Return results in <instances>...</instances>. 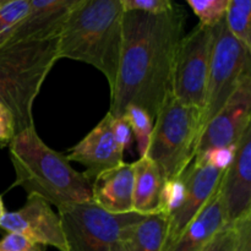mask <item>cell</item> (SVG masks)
Returning <instances> with one entry per match:
<instances>
[{
    "mask_svg": "<svg viewBox=\"0 0 251 251\" xmlns=\"http://www.w3.org/2000/svg\"><path fill=\"white\" fill-rule=\"evenodd\" d=\"M186 11L174 2L163 14L124 10L119 69L110 91L109 114L122 118L131 105L156 120L172 95L176 51L184 37Z\"/></svg>",
    "mask_w": 251,
    "mask_h": 251,
    "instance_id": "6da1fadb",
    "label": "cell"
},
{
    "mask_svg": "<svg viewBox=\"0 0 251 251\" xmlns=\"http://www.w3.org/2000/svg\"><path fill=\"white\" fill-rule=\"evenodd\" d=\"M123 17L122 0H77L58 39V59L95 66L112 91L122 54Z\"/></svg>",
    "mask_w": 251,
    "mask_h": 251,
    "instance_id": "7a4b0ae2",
    "label": "cell"
},
{
    "mask_svg": "<svg viewBox=\"0 0 251 251\" xmlns=\"http://www.w3.org/2000/svg\"><path fill=\"white\" fill-rule=\"evenodd\" d=\"M9 152L16 176L11 188L20 186L27 196H38L56 208L92 201V183L70 166L65 154L44 144L34 126L17 132Z\"/></svg>",
    "mask_w": 251,
    "mask_h": 251,
    "instance_id": "3957f363",
    "label": "cell"
},
{
    "mask_svg": "<svg viewBox=\"0 0 251 251\" xmlns=\"http://www.w3.org/2000/svg\"><path fill=\"white\" fill-rule=\"evenodd\" d=\"M58 39L15 42L0 48V104L12 114L16 134L34 126L32 108L59 60Z\"/></svg>",
    "mask_w": 251,
    "mask_h": 251,
    "instance_id": "277c9868",
    "label": "cell"
},
{
    "mask_svg": "<svg viewBox=\"0 0 251 251\" xmlns=\"http://www.w3.org/2000/svg\"><path fill=\"white\" fill-rule=\"evenodd\" d=\"M202 110L169 95L153 123L145 156L158 167L164 181L180 178L193 163L201 135Z\"/></svg>",
    "mask_w": 251,
    "mask_h": 251,
    "instance_id": "5b68a950",
    "label": "cell"
},
{
    "mask_svg": "<svg viewBox=\"0 0 251 251\" xmlns=\"http://www.w3.org/2000/svg\"><path fill=\"white\" fill-rule=\"evenodd\" d=\"M68 251H112L145 217L136 212L112 215L90 201L58 207Z\"/></svg>",
    "mask_w": 251,
    "mask_h": 251,
    "instance_id": "8992f818",
    "label": "cell"
},
{
    "mask_svg": "<svg viewBox=\"0 0 251 251\" xmlns=\"http://www.w3.org/2000/svg\"><path fill=\"white\" fill-rule=\"evenodd\" d=\"M212 58L206 90L201 131L228 102L247 74L251 73V50L228 31L225 20L216 27Z\"/></svg>",
    "mask_w": 251,
    "mask_h": 251,
    "instance_id": "52a82bcc",
    "label": "cell"
},
{
    "mask_svg": "<svg viewBox=\"0 0 251 251\" xmlns=\"http://www.w3.org/2000/svg\"><path fill=\"white\" fill-rule=\"evenodd\" d=\"M213 42V28L199 24L183 37L174 63L172 95L201 110L205 107Z\"/></svg>",
    "mask_w": 251,
    "mask_h": 251,
    "instance_id": "ba28073f",
    "label": "cell"
},
{
    "mask_svg": "<svg viewBox=\"0 0 251 251\" xmlns=\"http://www.w3.org/2000/svg\"><path fill=\"white\" fill-rule=\"evenodd\" d=\"M251 125V73L247 74L225 107L201 131L195 158L213 149L233 147ZM194 158V159H195Z\"/></svg>",
    "mask_w": 251,
    "mask_h": 251,
    "instance_id": "9c48e42d",
    "label": "cell"
},
{
    "mask_svg": "<svg viewBox=\"0 0 251 251\" xmlns=\"http://www.w3.org/2000/svg\"><path fill=\"white\" fill-rule=\"evenodd\" d=\"M226 171V169H225ZM225 171L207 164L191 163L181 174L185 181V193L180 205L168 216L163 251H168L185 228L202 211L222 181Z\"/></svg>",
    "mask_w": 251,
    "mask_h": 251,
    "instance_id": "30bf717a",
    "label": "cell"
},
{
    "mask_svg": "<svg viewBox=\"0 0 251 251\" xmlns=\"http://www.w3.org/2000/svg\"><path fill=\"white\" fill-rule=\"evenodd\" d=\"M0 228L7 233H19L43 247L68 251L60 217L50 203L36 195L27 196L20 210L5 212Z\"/></svg>",
    "mask_w": 251,
    "mask_h": 251,
    "instance_id": "8fae6325",
    "label": "cell"
},
{
    "mask_svg": "<svg viewBox=\"0 0 251 251\" xmlns=\"http://www.w3.org/2000/svg\"><path fill=\"white\" fill-rule=\"evenodd\" d=\"M114 118H104L65 154L69 162H77L86 168L83 176L92 183L104 172L124 163V150L119 146L113 129Z\"/></svg>",
    "mask_w": 251,
    "mask_h": 251,
    "instance_id": "7c38bea8",
    "label": "cell"
},
{
    "mask_svg": "<svg viewBox=\"0 0 251 251\" xmlns=\"http://www.w3.org/2000/svg\"><path fill=\"white\" fill-rule=\"evenodd\" d=\"M227 225L251 213V125L235 145L234 156L221 181Z\"/></svg>",
    "mask_w": 251,
    "mask_h": 251,
    "instance_id": "4fadbf2b",
    "label": "cell"
},
{
    "mask_svg": "<svg viewBox=\"0 0 251 251\" xmlns=\"http://www.w3.org/2000/svg\"><path fill=\"white\" fill-rule=\"evenodd\" d=\"M76 1L77 0H29L28 12L15 29L9 43L59 38Z\"/></svg>",
    "mask_w": 251,
    "mask_h": 251,
    "instance_id": "5bb4252c",
    "label": "cell"
},
{
    "mask_svg": "<svg viewBox=\"0 0 251 251\" xmlns=\"http://www.w3.org/2000/svg\"><path fill=\"white\" fill-rule=\"evenodd\" d=\"M134 163L104 172L92 181V202L112 215L134 212Z\"/></svg>",
    "mask_w": 251,
    "mask_h": 251,
    "instance_id": "9a60e30c",
    "label": "cell"
},
{
    "mask_svg": "<svg viewBox=\"0 0 251 251\" xmlns=\"http://www.w3.org/2000/svg\"><path fill=\"white\" fill-rule=\"evenodd\" d=\"M227 225L221 184L195 220L168 251H201Z\"/></svg>",
    "mask_w": 251,
    "mask_h": 251,
    "instance_id": "2e32d148",
    "label": "cell"
},
{
    "mask_svg": "<svg viewBox=\"0 0 251 251\" xmlns=\"http://www.w3.org/2000/svg\"><path fill=\"white\" fill-rule=\"evenodd\" d=\"M163 186L164 179L153 161L144 156L134 162V212L158 213Z\"/></svg>",
    "mask_w": 251,
    "mask_h": 251,
    "instance_id": "e0dca14e",
    "label": "cell"
},
{
    "mask_svg": "<svg viewBox=\"0 0 251 251\" xmlns=\"http://www.w3.org/2000/svg\"><path fill=\"white\" fill-rule=\"evenodd\" d=\"M168 228V216L158 212L147 215L127 233L129 251H163Z\"/></svg>",
    "mask_w": 251,
    "mask_h": 251,
    "instance_id": "ac0fdd59",
    "label": "cell"
},
{
    "mask_svg": "<svg viewBox=\"0 0 251 251\" xmlns=\"http://www.w3.org/2000/svg\"><path fill=\"white\" fill-rule=\"evenodd\" d=\"M226 26L239 43L251 50V1L229 0L225 16Z\"/></svg>",
    "mask_w": 251,
    "mask_h": 251,
    "instance_id": "d6986e66",
    "label": "cell"
},
{
    "mask_svg": "<svg viewBox=\"0 0 251 251\" xmlns=\"http://www.w3.org/2000/svg\"><path fill=\"white\" fill-rule=\"evenodd\" d=\"M28 7L29 0H0V48L9 43Z\"/></svg>",
    "mask_w": 251,
    "mask_h": 251,
    "instance_id": "ffe728a7",
    "label": "cell"
},
{
    "mask_svg": "<svg viewBox=\"0 0 251 251\" xmlns=\"http://www.w3.org/2000/svg\"><path fill=\"white\" fill-rule=\"evenodd\" d=\"M122 118L126 120L131 132L136 137L140 157H144L149 147L152 130H153V120L150 117L149 113L135 105L127 108Z\"/></svg>",
    "mask_w": 251,
    "mask_h": 251,
    "instance_id": "44dd1931",
    "label": "cell"
},
{
    "mask_svg": "<svg viewBox=\"0 0 251 251\" xmlns=\"http://www.w3.org/2000/svg\"><path fill=\"white\" fill-rule=\"evenodd\" d=\"M228 2L229 0H188L186 4L199 17L200 25L213 28L225 20Z\"/></svg>",
    "mask_w": 251,
    "mask_h": 251,
    "instance_id": "7402d4cb",
    "label": "cell"
},
{
    "mask_svg": "<svg viewBox=\"0 0 251 251\" xmlns=\"http://www.w3.org/2000/svg\"><path fill=\"white\" fill-rule=\"evenodd\" d=\"M234 150L235 146L210 150L206 153H203L202 156L194 159L193 162L196 164H207V166L213 167V168L225 171L232 162L233 156H234Z\"/></svg>",
    "mask_w": 251,
    "mask_h": 251,
    "instance_id": "603a6c76",
    "label": "cell"
},
{
    "mask_svg": "<svg viewBox=\"0 0 251 251\" xmlns=\"http://www.w3.org/2000/svg\"><path fill=\"white\" fill-rule=\"evenodd\" d=\"M122 5L124 10L158 15L171 10L174 1L172 0H122Z\"/></svg>",
    "mask_w": 251,
    "mask_h": 251,
    "instance_id": "cb8c5ba5",
    "label": "cell"
},
{
    "mask_svg": "<svg viewBox=\"0 0 251 251\" xmlns=\"http://www.w3.org/2000/svg\"><path fill=\"white\" fill-rule=\"evenodd\" d=\"M0 251H46V247L19 233H6L0 239Z\"/></svg>",
    "mask_w": 251,
    "mask_h": 251,
    "instance_id": "d4e9b609",
    "label": "cell"
},
{
    "mask_svg": "<svg viewBox=\"0 0 251 251\" xmlns=\"http://www.w3.org/2000/svg\"><path fill=\"white\" fill-rule=\"evenodd\" d=\"M235 237L234 225H226L201 251H234Z\"/></svg>",
    "mask_w": 251,
    "mask_h": 251,
    "instance_id": "484cf974",
    "label": "cell"
},
{
    "mask_svg": "<svg viewBox=\"0 0 251 251\" xmlns=\"http://www.w3.org/2000/svg\"><path fill=\"white\" fill-rule=\"evenodd\" d=\"M237 232L234 251H251V213L233 223Z\"/></svg>",
    "mask_w": 251,
    "mask_h": 251,
    "instance_id": "4316f807",
    "label": "cell"
},
{
    "mask_svg": "<svg viewBox=\"0 0 251 251\" xmlns=\"http://www.w3.org/2000/svg\"><path fill=\"white\" fill-rule=\"evenodd\" d=\"M16 135L12 114L0 104V145L5 147Z\"/></svg>",
    "mask_w": 251,
    "mask_h": 251,
    "instance_id": "83f0119b",
    "label": "cell"
},
{
    "mask_svg": "<svg viewBox=\"0 0 251 251\" xmlns=\"http://www.w3.org/2000/svg\"><path fill=\"white\" fill-rule=\"evenodd\" d=\"M113 129H114V135L118 144L125 151L131 141V129H130L129 124L124 118H114Z\"/></svg>",
    "mask_w": 251,
    "mask_h": 251,
    "instance_id": "f1b7e54d",
    "label": "cell"
},
{
    "mask_svg": "<svg viewBox=\"0 0 251 251\" xmlns=\"http://www.w3.org/2000/svg\"><path fill=\"white\" fill-rule=\"evenodd\" d=\"M112 251H129V249H127L125 240H119L113 245Z\"/></svg>",
    "mask_w": 251,
    "mask_h": 251,
    "instance_id": "f546056e",
    "label": "cell"
},
{
    "mask_svg": "<svg viewBox=\"0 0 251 251\" xmlns=\"http://www.w3.org/2000/svg\"><path fill=\"white\" fill-rule=\"evenodd\" d=\"M5 212H6V211H5L4 201H2V198H1V195H0V220H1V218H2V216L5 215Z\"/></svg>",
    "mask_w": 251,
    "mask_h": 251,
    "instance_id": "4dcf8cb0",
    "label": "cell"
},
{
    "mask_svg": "<svg viewBox=\"0 0 251 251\" xmlns=\"http://www.w3.org/2000/svg\"><path fill=\"white\" fill-rule=\"evenodd\" d=\"M0 147H2V146H1V145H0Z\"/></svg>",
    "mask_w": 251,
    "mask_h": 251,
    "instance_id": "1f68e13d",
    "label": "cell"
}]
</instances>
